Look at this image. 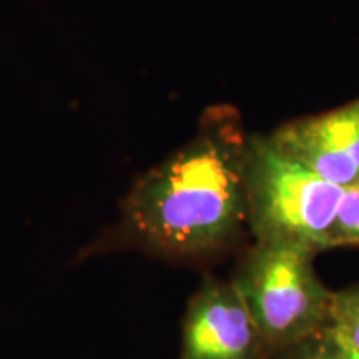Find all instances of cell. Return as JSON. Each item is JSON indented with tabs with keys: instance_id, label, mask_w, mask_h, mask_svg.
<instances>
[{
	"instance_id": "9",
	"label": "cell",
	"mask_w": 359,
	"mask_h": 359,
	"mask_svg": "<svg viewBox=\"0 0 359 359\" xmlns=\"http://www.w3.org/2000/svg\"><path fill=\"white\" fill-rule=\"evenodd\" d=\"M294 359H346V358H344L343 349H341L338 344L330 338V336H327L326 341H323L320 344H314L313 348L303 351Z\"/></svg>"
},
{
	"instance_id": "3",
	"label": "cell",
	"mask_w": 359,
	"mask_h": 359,
	"mask_svg": "<svg viewBox=\"0 0 359 359\" xmlns=\"http://www.w3.org/2000/svg\"><path fill=\"white\" fill-rule=\"evenodd\" d=\"M311 253L296 243L262 241L233 283L263 341L296 343L327 321L331 293L314 276Z\"/></svg>"
},
{
	"instance_id": "4",
	"label": "cell",
	"mask_w": 359,
	"mask_h": 359,
	"mask_svg": "<svg viewBox=\"0 0 359 359\" xmlns=\"http://www.w3.org/2000/svg\"><path fill=\"white\" fill-rule=\"evenodd\" d=\"M263 338L235 285H208L188 309L183 359H258Z\"/></svg>"
},
{
	"instance_id": "1",
	"label": "cell",
	"mask_w": 359,
	"mask_h": 359,
	"mask_svg": "<svg viewBox=\"0 0 359 359\" xmlns=\"http://www.w3.org/2000/svg\"><path fill=\"white\" fill-rule=\"evenodd\" d=\"M246 213L248 151L236 116L212 109L190 143L135 183L123 201V226L143 245L190 255L230 240Z\"/></svg>"
},
{
	"instance_id": "6",
	"label": "cell",
	"mask_w": 359,
	"mask_h": 359,
	"mask_svg": "<svg viewBox=\"0 0 359 359\" xmlns=\"http://www.w3.org/2000/svg\"><path fill=\"white\" fill-rule=\"evenodd\" d=\"M313 122L334 150L359 168V103L316 116Z\"/></svg>"
},
{
	"instance_id": "2",
	"label": "cell",
	"mask_w": 359,
	"mask_h": 359,
	"mask_svg": "<svg viewBox=\"0 0 359 359\" xmlns=\"http://www.w3.org/2000/svg\"><path fill=\"white\" fill-rule=\"evenodd\" d=\"M344 190L281 154L269 140L248 150V205L262 241H286L313 251L330 248Z\"/></svg>"
},
{
	"instance_id": "7",
	"label": "cell",
	"mask_w": 359,
	"mask_h": 359,
	"mask_svg": "<svg viewBox=\"0 0 359 359\" xmlns=\"http://www.w3.org/2000/svg\"><path fill=\"white\" fill-rule=\"evenodd\" d=\"M327 321L330 338L339 348L359 353V288L331 293Z\"/></svg>"
},
{
	"instance_id": "5",
	"label": "cell",
	"mask_w": 359,
	"mask_h": 359,
	"mask_svg": "<svg viewBox=\"0 0 359 359\" xmlns=\"http://www.w3.org/2000/svg\"><path fill=\"white\" fill-rule=\"evenodd\" d=\"M281 154L304 165L318 177L343 188L359 185V168L326 140L313 118L290 123L269 140Z\"/></svg>"
},
{
	"instance_id": "10",
	"label": "cell",
	"mask_w": 359,
	"mask_h": 359,
	"mask_svg": "<svg viewBox=\"0 0 359 359\" xmlns=\"http://www.w3.org/2000/svg\"><path fill=\"white\" fill-rule=\"evenodd\" d=\"M343 349V348H341ZM344 358L346 359H359V353L358 351H351V349H343Z\"/></svg>"
},
{
	"instance_id": "8",
	"label": "cell",
	"mask_w": 359,
	"mask_h": 359,
	"mask_svg": "<svg viewBox=\"0 0 359 359\" xmlns=\"http://www.w3.org/2000/svg\"><path fill=\"white\" fill-rule=\"evenodd\" d=\"M336 245H359V185L344 190L331 233V246Z\"/></svg>"
}]
</instances>
